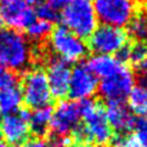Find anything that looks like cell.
Returning a JSON list of instances; mask_svg holds the SVG:
<instances>
[{
	"label": "cell",
	"mask_w": 147,
	"mask_h": 147,
	"mask_svg": "<svg viewBox=\"0 0 147 147\" xmlns=\"http://www.w3.org/2000/svg\"><path fill=\"white\" fill-rule=\"evenodd\" d=\"M78 102L83 124H80L72 138H76L79 142L91 141L101 147L107 146L113 140V131L108 124L102 106L92 98L82 100Z\"/></svg>",
	"instance_id": "cell-1"
},
{
	"label": "cell",
	"mask_w": 147,
	"mask_h": 147,
	"mask_svg": "<svg viewBox=\"0 0 147 147\" xmlns=\"http://www.w3.org/2000/svg\"><path fill=\"white\" fill-rule=\"evenodd\" d=\"M34 59L29 40L15 29H0V65L12 72L27 69Z\"/></svg>",
	"instance_id": "cell-2"
},
{
	"label": "cell",
	"mask_w": 147,
	"mask_h": 147,
	"mask_svg": "<svg viewBox=\"0 0 147 147\" xmlns=\"http://www.w3.org/2000/svg\"><path fill=\"white\" fill-rule=\"evenodd\" d=\"M61 20L63 27L82 39L89 38L98 26V21L91 0H73L62 9Z\"/></svg>",
	"instance_id": "cell-3"
},
{
	"label": "cell",
	"mask_w": 147,
	"mask_h": 147,
	"mask_svg": "<svg viewBox=\"0 0 147 147\" xmlns=\"http://www.w3.org/2000/svg\"><path fill=\"white\" fill-rule=\"evenodd\" d=\"M22 100L28 108L36 109L51 105L52 95L45 72L39 67L26 71L21 82Z\"/></svg>",
	"instance_id": "cell-4"
},
{
	"label": "cell",
	"mask_w": 147,
	"mask_h": 147,
	"mask_svg": "<svg viewBox=\"0 0 147 147\" xmlns=\"http://www.w3.org/2000/svg\"><path fill=\"white\" fill-rule=\"evenodd\" d=\"M49 46L57 59L63 60L67 63L80 61L88 54V45L84 39L63 26L51 32L49 35Z\"/></svg>",
	"instance_id": "cell-5"
},
{
	"label": "cell",
	"mask_w": 147,
	"mask_h": 147,
	"mask_svg": "<svg viewBox=\"0 0 147 147\" xmlns=\"http://www.w3.org/2000/svg\"><path fill=\"white\" fill-rule=\"evenodd\" d=\"M135 77L130 68L123 63L112 74L100 79L98 94L107 103H124L135 85Z\"/></svg>",
	"instance_id": "cell-6"
},
{
	"label": "cell",
	"mask_w": 147,
	"mask_h": 147,
	"mask_svg": "<svg viewBox=\"0 0 147 147\" xmlns=\"http://www.w3.org/2000/svg\"><path fill=\"white\" fill-rule=\"evenodd\" d=\"M94 9L98 22L117 28L128 26L135 16V5L131 0H95Z\"/></svg>",
	"instance_id": "cell-7"
},
{
	"label": "cell",
	"mask_w": 147,
	"mask_h": 147,
	"mask_svg": "<svg viewBox=\"0 0 147 147\" xmlns=\"http://www.w3.org/2000/svg\"><path fill=\"white\" fill-rule=\"evenodd\" d=\"M128 43V34L123 28L101 24L89 36V48L96 55H115L119 54Z\"/></svg>",
	"instance_id": "cell-8"
},
{
	"label": "cell",
	"mask_w": 147,
	"mask_h": 147,
	"mask_svg": "<svg viewBox=\"0 0 147 147\" xmlns=\"http://www.w3.org/2000/svg\"><path fill=\"white\" fill-rule=\"evenodd\" d=\"M82 124L79 102L73 100H62L52 109L50 129L52 135L73 136Z\"/></svg>",
	"instance_id": "cell-9"
},
{
	"label": "cell",
	"mask_w": 147,
	"mask_h": 147,
	"mask_svg": "<svg viewBox=\"0 0 147 147\" xmlns=\"http://www.w3.org/2000/svg\"><path fill=\"white\" fill-rule=\"evenodd\" d=\"M28 109L1 115L0 118V139L11 147H20L28 140L30 134L28 127Z\"/></svg>",
	"instance_id": "cell-10"
},
{
	"label": "cell",
	"mask_w": 147,
	"mask_h": 147,
	"mask_svg": "<svg viewBox=\"0 0 147 147\" xmlns=\"http://www.w3.org/2000/svg\"><path fill=\"white\" fill-rule=\"evenodd\" d=\"M0 18L10 29H26L35 20L33 4L27 0H0Z\"/></svg>",
	"instance_id": "cell-11"
},
{
	"label": "cell",
	"mask_w": 147,
	"mask_h": 147,
	"mask_svg": "<svg viewBox=\"0 0 147 147\" xmlns=\"http://www.w3.org/2000/svg\"><path fill=\"white\" fill-rule=\"evenodd\" d=\"M98 79L86 65H78L72 69L68 95L73 101L91 98L97 91Z\"/></svg>",
	"instance_id": "cell-12"
},
{
	"label": "cell",
	"mask_w": 147,
	"mask_h": 147,
	"mask_svg": "<svg viewBox=\"0 0 147 147\" xmlns=\"http://www.w3.org/2000/svg\"><path fill=\"white\" fill-rule=\"evenodd\" d=\"M72 68L66 61L60 60L57 57H52L46 65V79L49 83V88L52 97L62 98L68 95Z\"/></svg>",
	"instance_id": "cell-13"
},
{
	"label": "cell",
	"mask_w": 147,
	"mask_h": 147,
	"mask_svg": "<svg viewBox=\"0 0 147 147\" xmlns=\"http://www.w3.org/2000/svg\"><path fill=\"white\" fill-rule=\"evenodd\" d=\"M105 113L112 131L114 130L115 133L123 134L128 133L133 128L135 117L124 103H107Z\"/></svg>",
	"instance_id": "cell-14"
},
{
	"label": "cell",
	"mask_w": 147,
	"mask_h": 147,
	"mask_svg": "<svg viewBox=\"0 0 147 147\" xmlns=\"http://www.w3.org/2000/svg\"><path fill=\"white\" fill-rule=\"evenodd\" d=\"M124 63L120 60H118L115 56L111 55H94L90 60L88 61V68L92 72L97 79H102V78L112 74L114 71Z\"/></svg>",
	"instance_id": "cell-15"
},
{
	"label": "cell",
	"mask_w": 147,
	"mask_h": 147,
	"mask_svg": "<svg viewBox=\"0 0 147 147\" xmlns=\"http://www.w3.org/2000/svg\"><path fill=\"white\" fill-rule=\"evenodd\" d=\"M52 108L50 106L36 108L29 112L28 117V127L29 131L35 138H44L50 131Z\"/></svg>",
	"instance_id": "cell-16"
},
{
	"label": "cell",
	"mask_w": 147,
	"mask_h": 147,
	"mask_svg": "<svg viewBox=\"0 0 147 147\" xmlns=\"http://www.w3.org/2000/svg\"><path fill=\"white\" fill-rule=\"evenodd\" d=\"M22 94L17 85L0 90V114H10L20 109L22 103Z\"/></svg>",
	"instance_id": "cell-17"
},
{
	"label": "cell",
	"mask_w": 147,
	"mask_h": 147,
	"mask_svg": "<svg viewBox=\"0 0 147 147\" xmlns=\"http://www.w3.org/2000/svg\"><path fill=\"white\" fill-rule=\"evenodd\" d=\"M117 59L122 62L131 61L134 65H140L141 62L147 60V43L145 41H135L133 45L125 46L118 54Z\"/></svg>",
	"instance_id": "cell-18"
},
{
	"label": "cell",
	"mask_w": 147,
	"mask_h": 147,
	"mask_svg": "<svg viewBox=\"0 0 147 147\" xmlns=\"http://www.w3.org/2000/svg\"><path fill=\"white\" fill-rule=\"evenodd\" d=\"M129 109L136 117L147 115V90L141 86H134L128 96Z\"/></svg>",
	"instance_id": "cell-19"
},
{
	"label": "cell",
	"mask_w": 147,
	"mask_h": 147,
	"mask_svg": "<svg viewBox=\"0 0 147 147\" xmlns=\"http://www.w3.org/2000/svg\"><path fill=\"white\" fill-rule=\"evenodd\" d=\"M26 32H27V39L33 43H41L44 41L46 38H49V35L52 32V24L46 22V21L39 20L36 18L30 23L27 28H26Z\"/></svg>",
	"instance_id": "cell-20"
},
{
	"label": "cell",
	"mask_w": 147,
	"mask_h": 147,
	"mask_svg": "<svg viewBox=\"0 0 147 147\" xmlns=\"http://www.w3.org/2000/svg\"><path fill=\"white\" fill-rule=\"evenodd\" d=\"M128 34L135 41L147 43V15L139 13L131 18L128 24Z\"/></svg>",
	"instance_id": "cell-21"
},
{
	"label": "cell",
	"mask_w": 147,
	"mask_h": 147,
	"mask_svg": "<svg viewBox=\"0 0 147 147\" xmlns=\"http://www.w3.org/2000/svg\"><path fill=\"white\" fill-rule=\"evenodd\" d=\"M34 12L36 18L46 21L51 24L59 20V10L54 9L46 3H40L36 5V7H34Z\"/></svg>",
	"instance_id": "cell-22"
},
{
	"label": "cell",
	"mask_w": 147,
	"mask_h": 147,
	"mask_svg": "<svg viewBox=\"0 0 147 147\" xmlns=\"http://www.w3.org/2000/svg\"><path fill=\"white\" fill-rule=\"evenodd\" d=\"M17 82L18 79H17L16 73L0 65V90L5 88L17 85Z\"/></svg>",
	"instance_id": "cell-23"
},
{
	"label": "cell",
	"mask_w": 147,
	"mask_h": 147,
	"mask_svg": "<svg viewBox=\"0 0 147 147\" xmlns=\"http://www.w3.org/2000/svg\"><path fill=\"white\" fill-rule=\"evenodd\" d=\"M114 145L117 147H142L141 142L134 134L129 136H124V138L117 140Z\"/></svg>",
	"instance_id": "cell-24"
},
{
	"label": "cell",
	"mask_w": 147,
	"mask_h": 147,
	"mask_svg": "<svg viewBox=\"0 0 147 147\" xmlns=\"http://www.w3.org/2000/svg\"><path fill=\"white\" fill-rule=\"evenodd\" d=\"M138 82L139 86L147 90V60L138 65Z\"/></svg>",
	"instance_id": "cell-25"
},
{
	"label": "cell",
	"mask_w": 147,
	"mask_h": 147,
	"mask_svg": "<svg viewBox=\"0 0 147 147\" xmlns=\"http://www.w3.org/2000/svg\"><path fill=\"white\" fill-rule=\"evenodd\" d=\"M50 147H71L72 138L71 136H57L52 135L51 141H49Z\"/></svg>",
	"instance_id": "cell-26"
},
{
	"label": "cell",
	"mask_w": 147,
	"mask_h": 147,
	"mask_svg": "<svg viewBox=\"0 0 147 147\" xmlns=\"http://www.w3.org/2000/svg\"><path fill=\"white\" fill-rule=\"evenodd\" d=\"M21 147H50V144L44 138H33L27 140Z\"/></svg>",
	"instance_id": "cell-27"
},
{
	"label": "cell",
	"mask_w": 147,
	"mask_h": 147,
	"mask_svg": "<svg viewBox=\"0 0 147 147\" xmlns=\"http://www.w3.org/2000/svg\"><path fill=\"white\" fill-rule=\"evenodd\" d=\"M73 0H45L46 4H49L50 6L54 9L59 10V9H65L68 4H71Z\"/></svg>",
	"instance_id": "cell-28"
},
{
	"label": "cell",
	"mask_w": 147,
	"mask_h": 147,
	"mask_svg": "<svg viewBox=\"0 0 147 147\" xmlns=\"http://www.w3.org/2000/svg\"><path fill=\"white\" fill-rule=\"evenodd\" d=\"M71 147H92V146L89 145V144H86V142H78L77 145L71 146Z\"/></svg>",
	"instance_id": "cell-29"
},
{
	"label": "cell",
	"mask_w": 147,
	"mask_h": 147,
	"mask_svg": "<svg viewBox=\"0 0 147 147\" xmlns=\"http://www.w3.org/2000/svg\"><path fill=\"white\" fill-rule=\"evenodd\" d=\"M0 147H11V146H9L6 142H4V141L0 139Z\"/></svg>",
	"instance_id": "cell-30"
},
{
	"label": "cell",
	"mask_w": 147,
	"mask_h": 147,
	"mask_svg": "<svg viewBox=\"0 0 147 147\" xmlns=\"http://www.w3.org/2000/svg\"><path fill=\"white\" fill-rule=\"evenodd\" d=\"M1 24H3V21H1V18H0V29H1Z\"/></svg>",
	"instance_id": "cell-31"
},
{
	"label": "cell",
	"mask_w": 147,
	"mask_h": 147,
	"mask_svg": "<svg viewBox=\"0 0 147 147\" xmlns=\"http://www.w3.org/2000/svg\"><path fill=\"white\" fill-rule=\"evenodd\" d=\"M131 1H141V0H131Z\"/></svg>",
	"instance_id": "cell-32"
}]
</instances>
